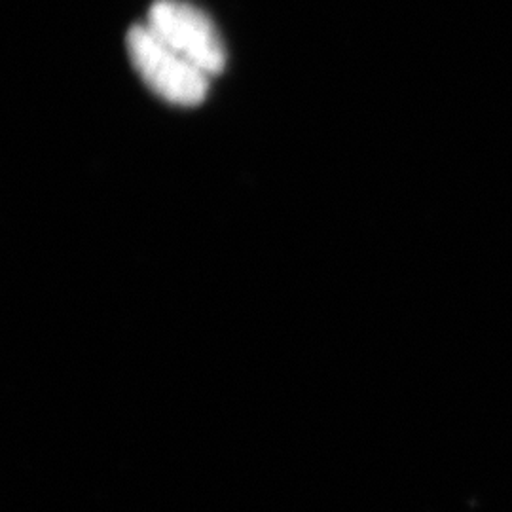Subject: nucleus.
<instances>
[{
    "label": "nucleus",
    "instance_id": "nucleus-2",
    "mask_svg": "<svg viewBox=\"0 0 512 512\" xmlns=\"http://www.w3.org/2000/svg\"><path fill=\"white\" fill-rule=\"evenodd\" d=\"M148 25L165 42L213 76L226 67V50L213 21L181 0H156L148 12Z\"/></svg>",
    "mask_w": 512,
    "mask_h": 512
},
{
    "label": "nucleus",
    "instance_id": "nucleus-1",
    "mask_svg": "<svg viewBox=\"0 0 512 512\" xmlns=\"http://www.w3.org/2000/svg\"><path fill=\"white\" fill-rule=\"evenodd\" d=\"M129 59L152 92L167 103L194 107L209 92V74L173 50L148 23H137L128 31Z\"/></svg>",
    "mask_w": 512,
    "mask_h": 512
}]
</instances>
